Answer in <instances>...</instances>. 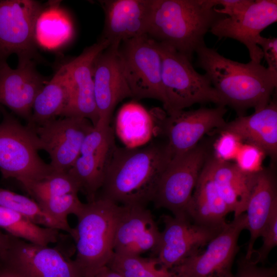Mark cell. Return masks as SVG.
<instances>
[{"label":"cell","mask_w":277,"mask_h":277,"mask_svg":"<svg viewBox=\"0 0 277 277\" xmlns=\"http://www.w3.org/2000/svg\"><path fill=\"white\" fill-rule=\"evenodd\" d=\"M167 145L114 146L106 168L101 196L121 205L146 206L172 158Z\"/></svg>","instance_id":"obj_1"},{"label":"cell","mask_w":277,"mask_h":277,"mask_svg":"<svg viewBox=\"0 0 277 277\" xmlns=\"http://www.w3.org/2000/svg\"><path fill=\"white\" fill-rule=\"evenodd\" d=\"M196 65L205 71L224 105L244 116L251 108L254 111L265 108L277 86V74L250 61L242 63L226 58L216 49L199 48Z\"/></svg>","instance_id":"obj_2"},{"label":"cell","mask_w":277,"mask_h":277,"mask_svg":"<svg viewBox=\"0 0 277 277\" xmlns=\"http://www.w3.org/2000/svg\"><path fill=\"white\" fill-rule=\"evenodd\" d=\"M215 0H152L147 35L192 61L196 50L218 20Z\"/></svg>","instance_id":"obj_3"},{"label":"cell","mask_w":277,"mask_h":277,"mask_svg":"<svg viewBox=\"0 0 277 277\" xmlns=\"http://www.w3.org/2000/svg\"><path fill=\"white\" fill-rule=\"evenodd\" d=\"M120 205L102 196L84 203L76 216L73 260L83 277H94L106 266L113 254Z\"/></svg>","instance_id":"obj_4"},{"label":"cell","mask_w":277,"mask_h":277,"mask_svg":"<svg viewBox=\"0 0 277 277\" xmlns=\"http://www.w3.org/2000/svg\"><path fill=\"white\" fill-rule=\"evenodd\" d=\"M40 141L33 128L22 125L4 111L0 123V171L5 179H14L26 190L53 171L39 156Z\"/></svg>","instance_id":"obj_5"},{"label":"cell","mask_w":277,"mask_h":277,"mask_svg":"<svg viewBox=\"0 0 277 277\" xmlns=\"http://www.w3.org/2000/svg\"><path fill=\"white\" fill-rule=\"evenodd\" d=\"M155 42L162 59L163 107L167 114L196 103L225 106L208 76L198 73L189 59L168 45Z\"/></svg>","instance_id":"obj_6"},{"label":"cell","mask_w":277,"mask_h":277,"mask_svg":"<svg viewBox=\"0 0 277 277\" xmlns=\"http://www.w3.org/2000/svg\"><path fill=\"white\" fill-rule=\"evenodd\" d=\"M118 55L132 97L153 98L164 105L162 59L155 41L147 35L122 42Z\"/></svg>","instance_id":"obj_7"},{"label":"cell","mask_w":277,"mask_h":277,"mask_svg":"<svg viewBox=\"0 0 277 277\" xmlns=\"http://www.w3.org/2000/svg\"><path fill=\"white\" fill-rule=\"evenodd\" d=\"M209 156L206 146L198 144L172 156L157 184L154 206L169 210L173 216H187L193 191Z\"/></svg>","instance_id":"obj_8"},{"label":"cell","mask_w":277,"mask_h":277,"mask_svg":"<svg viewBox=\"0 0 277 277\" xmlns=\"http://www.w3.org/2000/svg\"><path fill=\"white\" fill-rule=\"evenodd\" d=\"M245 213L234 217L206 245L169 270L176 277H234L232 264L239 251L238 240L246 229Z\"/></svg>","instance_id":"obj_9"},{"label":"cell","mask_w":277,"mask_h":277,"mask_svg":"<svg viewBox=\"0 0 277 277\" xmlns=\"http://www.w3.org/2000/svg\"><path fill=\"white\" fill-rule=\"evenodd\" d=\"M0 260L21 277H83L74 261L59 249L11 235Z\"/></svg>","instance_id":"obj_10"},{"label":"cell","mask_w":277,"mask_h":277,"mask_svg":"<svg viewBox=\"0 0 277 277\" xmlns=\"http://www.w3.org/2000/svg\"><path fill=\"white\" fill-rule=\"evenodd\" d=\"M44 7L33 0H0V61L14 53L18 60L35 58V24Z\"/></svg>","instance_id":"obj_11"},{"label":"cell","mask_w":277,"mask_h":277,"mask_svg":"<svg viewBox=\"0 0 277 277\" xmlns=\"http://www.w3.org/2000/svg\"><path fill=\"white\" fill-rule=\"evenodd\" d=\"M31 127L39 138L42 150L50 157L53 172L57 173L71 169L86 136L94 128L90 121L78 117L54 118Z\"/></svg>","instance_id":"obj_12"},{"label":"cell","mask_w":277,"mask_h":277,"mask_svg":"<svg viewBox=\"0 0 277 277\" xmlns=\"http://www.w3.org/2000/svg\"><path fill=\"white\" fill-rule=\"evenodd\" d=\"M161 232L156 259L165 269L170 270L195 253L215 237L223 227H210L191 221L187 216H162Z\"/></svg>","instance_id":"obj_13"},{"label":"cell","mask_w":277,"mask_h":277,"mask_svg":"<svg viewBox=\"0 0 277 277\" xmlns=\"http://www.w3.org/2000/svg\"><path fill=\"white\" fill-rule=\"evenodd\" d=\"M110 45L108 41L101 39L66 63L68 95L61 116L85 118L94 127L96 125L98 116L94 93L93 64L97 55Z\"/></svg>","instance_id":"obj_14"},{"label":"cell","mask_w":277,"mask_h":277,"mask_svg":"<svg viewBox=\"0 0 277 277\" xmlns=\"http://www.w3.org/2000/svg\"><path fill=\"white\" fill-rule=\"evenodd\" d=\"M115 146L110 125L97 124L86 136L80 154L68 172L77 181L88 202L96 197L103 184L106 168Z\"/></svg>","instance_id":"obj_15"},{"label":"cell","mask_w":277,"mask_h":277,"mask_svg":"<svg viewBox=\"0 0 277 277\" xmlns=\"http://www.w3.org/2000/svg\"><path fill=\"white\" fill-rule=\"evenodd\" d=\"M277 21V1L256 0L243 12L218 20L210 31L219 39L230 38L244 44L250 61L260 63L263 52L257 45L261 32Z\"/></svg>","instance_id":"obj_16"},{"label":"cell","mask_w":277,"mask_h":277,"mask_svg":"<svg viewBox=\"0 0 277 277\" xmlns=\"http://www.w3.org/2000/svg\"><path fill=\"white\" fill-rule=\"evenodd\" d=\"M225 107H201L167 114L162 125L168 138L167 146L172 156L191 150L205 134L222 128L226 123L224 118L227 112Z\"/></svg>","instance_id":"obj_17"},{"label":"cell","mask_w":277,"mask_h":277,"mask_svg":"<svg viewBox=\"0 0 277 277\" xmlns=\"http://www.w3.org/2000/svg\"><path fill=\"white\" fill-rule=\"evenodd\" d=\"M120 44H110L94 62V93L98 116L97 124L110 125L116 105L125 98L132 97L121 66L118 52Z\"/></svg>","instance_id":"obj_18"},{"label":"cell","mask_w":277,"mask_h":277,"mask_svg":"<svg viewBox=\"0 0 277 277\" xmlns=\"http://www.w3.org/2000/svg\"><path fill=\"white\" fill-rule=\"evenodd\" d=\"M161 232L151 212L146 206L120 205L115 227L113 250L121 254H156Z\"/></svg>","instance_id":"obj_19"},{"label":"cell","mask_w":277,"mask_h":277,"mask_svg":"<svg viewBox=\"0 0 277 277\" xmlns=\"http://www.w3.org/2000/svg\"><path fill=\"white\" fill-rule=\"evenodd\" d=\"M47 82L32 60H18L15 69L0 61V103L28 122L35 98Z\"/></svg>","instance_id":"obj_20"},{"label":"cell","mask_w":277,"mask_h":277,"mask_svg":"<svg viewBox=\"0 0 277 277\" xmlns=\"http://www.w3.org/2000/svg\"><path fill=\"white\" fill-rule=\"evenodd\" d=\"M105 15L101 39L110 44L147 35L152 0L98 1Z\"/></svg>","instance_id":"obj_21"},{"label":"cell","mask_w":277,"mask_h":277,"mask_svg":"<svg viewBox=\"0 0 277 277\" xmlns=\"http://www.w3.org/2000/svg\"><path fill=\"white\" fill-rule=\"evenodd\" d=\"M228 131L243 142L262 149L275 161L277 154V104L270 101L263 109L247 116H240L217 130Z\"/></svg>","instance_id":"obj_22"},{"label":"cell","mask_w":277,"mask_h":277,"mask_svg":"<svg viewBox=\"0 0 277 277\" xmlns=\"http://www.w3.org/2000/svg\"><path fill=\"white\" fill-rule=\"evenodd\" d=\"M277 207V185L274 173L263 169L255 176L245 213L246 227L250 234L246 259H251L254 245L261 236L273 209Z\"/></svg>","instance_id":"obj_23"},{"label":"cell","mask_w":277,"mask_h":277,"mask_svg":"<svg viewBox=\"0 0 277 277\" xmlns=\"http://www.w3.org/2000/svg\"><path fill=\"white\" fill-rule=\"evenodd\" d=\"M205 166L220 196L231 212H234V217L244 213L256 173H245L234 163L220 161L213 156H209Z\"/></svg>","instance_id":"obj_24"},{"label":"cell","mask_w":277,"mask_h":277,"mask_svg":"<svg viewBox=\"0 0 277 277\" xmlns=\"http://www.w3.org/2000/svg\"><path fill=\"white\" fill-rule=\"evenodd\" d=\"M231 212L222 199L204 166L199 175L186 214L193 222L210 227H223Z\"/></svg>","instance_id":"obj_25"},{"label":"cell","mask_w":277,"mask_h":277,"mask_svg":"<svg viewBox=\"0 0 277 277\" xmlns=\"http://www.w3.org/2000/svg\"><path fill=\"white\" fill-rule=\"evenodd\" d=\"M155 115L142 105L132 102L120 109L116 117V132L129 148L143 146L151 138L154 132Z\"/></svg>","instance_id":"obj_26"},{"label":"cell","mask_w":277,"mask_h":277,"mask_svg":"<svg viewBox=\"0 0 277 277\" xmlns=\"http://www.w3.org/2000/svg\"><path fill=\"white\" fill-rule=\"evenodd\" d=\"M68 95V75L65 64L36 95L28 125H41L56 116H61L67 104Z\"/></svg>","instance_id":"obj_27"},{"label":"cell","mask_w":277,"mask_h":277,"mask_svg":"<svg viewBox=\"0 0 277 277\" xmlns=\"http://www.w3.org/2000/svg\"><path fill=\"white\" fill-rule=\"evenodd\" d=\"M59 4L54 2L44 6L36 22V44L46 49L59 48L67 43L73 34L72 22Z\"/></svg>","instance_id":"obj_28"},{"label":"cell","mask_w":277,"mask_h":277,"mask_svg":"<svg viewBox=\"0 0 277 277\" xmlns=\"http://www.w3.org/2000/svg\"><path fill=\"white\" fill-rule=\"evenodd\" d=\"M0 228L12 237L41 245L58 241L60 230L40 226L27 216L0 206Z\"/></svg>","instance_id":"obj_29"},{"label":"cell","mask_w":277,"mask_h":277,"mask_svg":"<svg viewBox=\"0 0 277 277\" xmlns=\"http://www.w3.org/2000/svg\"><path fill=\"white\" fill-rule=\"evenodd\" d=\"M107 266L123 277H176L170 270L163 268L156 258L114 252Z\"/></svg>","instance_id":"obj_30"},{"label":"cell","mask_w":277,"mask_h":277,"mask_svg":"<svg viewBox=\"0 0 277 277\" xmlns=\"http://www.w3.org/2000/svg\"><path fill=\"white\" fill-rule=\"evenodd\" d=\"M0 206L24 215L40 226L63 230L62 227L47 214L35 200L24 195L0 188Z\"/></svg>","instance_id":"obj_31"},{"label":"cell","mask_w":277,"mask_h":277,"mask_svg":"<svg viewBox=\"0 0 277 277\" xmlns=\"http://www.w3.org/2000/svg\"><path fill=\"white\" fill-rule=\"evenodd\" d=\"M26 191L37 203L48 199L69 193H78L81 188L77 181L68 172H53L37 181Z\"/></svg>","instance_id":"obj_32"},{"label":"cell","mask_w":277,"mask_h":277,"mask_svg":"<svg viewBox=\"0 0 277 277\" xmlns=\"http://www.w3.org/2000/svg\"><path fill=\"white\" fill-rule=\"evenodd\" d=\"M265 152L260 148L247 143H243L234 159L236 167L246 174H255L262 167Z\"/></svg>","instance_id":"obj_33"},{"label":"cell","mask_w":277,"mask_h":277,"mask_svg":"<svg viewBox=\"0 0 277 277\" xmlns=\"http://www.w3.org/2000/svg\"><path fill=\"white\" fill-rule=\"evenodd\" d=\"M261 236L263 244L258 250H254L250 259L255 264L264 263L271 251L277 245V207L272 210Z\"/></svg>","instance_id":"obj_34"},{"label":"cell","mask_w":277,"mask_h":277,"mask_svg":"<svg viewBox=\"0 0 277 277\" xmlns=\"http://www.w3.org/2000/svg\"><path fill=\"white\" fill-rule=\"evenodd\" d=\"M220 133V136L214 144L213 156L223 162L234 160L243 142L231 132L221 131Z\"/></svg>","instance_id":"obj_35"},{"label":"cell","mask_w":277,"mask_h":277,"mask_svg":"<svg viewBox=\"0 0 277 277\" xmlns=\"http://www.w3.org/2000/svg\"><path fill=\"white\" fill-rule=\"evenodd\" d=\"M234 277H277L275 267H263L253 263L251 260L241 257Z\"/></svg>","instance_id":"obj_36"},{"label":"cell","mask_w":277,"mask_h":277,"mask_svg":"<svg viewBox=\"0 0 277 277\" xmlns=\"http://www.w3.org/2000/svg\"><path fill=\"white\" fill-rule=\"evenodd\" d=\"M256 44L263 52V57L268 64L267 68L277 74V38L265 37L260 35Z\"/></svg>","instance_id":"obj_37"},{"label":"cell","mask_w":277,"mask_h":277,"mask_svg":"<svg viewBox=\"0 0 277 277\" xmlns=\"http://www.w3.org/2000/svg\"><path fill=\"white\" fill-rule=\"evenodd\" d=\"M254 2V0H215L217 5L222 8L215 11L227 16L231 17L245 11Z\"/></svg>","instance_id":"obj_38"},{"label":"cell","mask_w":277,"mask_h":277,"mask_svg":"<svg viewBox=\"0 0 277 277\" xmlns=\"http://www.w3.org/2000/svg\"><path fill=\"white\" fill-rule=\"evenodd\" d=\"M10 240V235L4 233L0 228V256L8 248Z\"/></svg>","instance_id":"obj_39"},{"label":"cell","mask_w":277,"mask_h":277,"mask_svg":"<svg viewBox=\"0 0 277 277\" xmlns=\"http://www.w3.org/2000/svg\"><path fill=\"white\" fill-rule=\"evenodd\" d=\"M94 277H123L107 266L100 270Z\"/></svg>","instance_id":"obj_40"},{"label":"cell","mask_w":277,"mask_h":277,"mask_svg":"<svg viewBox=\"0 0 277 277\" xmlns=\"http://www.w3.org/2000/svg\"><path fill=\"white\" fill-rule=\"evenodd\" d=\"M0 277H21L11 269L4 267L0 270Z\"/></svg>","instance_id":"obj_41"}]
</instances>
